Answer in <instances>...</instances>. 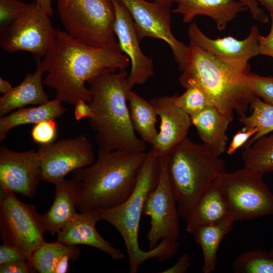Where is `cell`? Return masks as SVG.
Segmentation results:
<instances>
[{
    "label": "cell",
    "mask_w": 273,
    "mask_h": 273,
    "mask_svg": "<svg viewBox=\"0 0 273 273\" xmlns=\"http://www.w3.org/2000/svg\"><path fill=\"white\" fill-rule=\"evenodd\" d=\"M92 110L89 104L83 100H79L75 105L74 117L76 120L89 117Z\"/></svg>",
    "instance_id": "60d3db41"
},
{
    "label": "cell",
    "mask_w": 273,
    "mask_h": 273,
    "mask_svg": "<svg viewBox=\"0 0 273 273\" xmlns=\"http://www.w3.org/2000/svg\"><path fill=\"white\" fill-rule=\"evenodd\" d=\"M244 167L261 175L273 171V132L245 146Z\"/></svg>",
    "instance_id": "83f0119b"
},
{
    "label": "cell",
    "mask_w": 273,
    "mask_h": 273,
    "mask_svg": "<svg viewBox=\"0 0 273 273\" xmlns=\"http://www.w3.org/2000/svg\"><path fill=\"white\" fill-rule=\"evenodd\" d=\"M217 178L210 185L186 221V230L191 234L199 227L217 223L231 217Z\"/></svg>",
    "instance_id": "7402d4cb"
},
{
    "label": "cell",
    "mask_w": 273,
    "mask_h": 273,
    "mask_svg": "<svg viewBox=\"0 0 273 273\" xmlns=\"http://www.w3.org/2000/svg\"><path fill=\"white\" fill-rule=\"evenodd\" d=\"M191 117L194 125L203 143L219 155L227 149L228 137L226 130L232 121L214 106H210Z\"/></svg>",
    "instance_id": "603a6c76"
},
{
    "label": "cell",
    "mask_w": 273,
    "mask_h": 273,
    "mask_svg": "<svg viewBox=\"0 0 273 273\" xmlns=\"http://www.w3.org/2000/svg\"><path fill=\"white\" fill-rule=\"evenodd\" d=\"M62 102L55 99L30 108H21L0 118V141H3L12 128L22 125L36 124L44 120L55 119L67 110Z\"/></svg>",
    "instance_id": "cb8c5ba5"
},
{
    "label": "cell",
    "mask_w": 273,
    "mask_h": 273,
    "mask_svg": "<svg viewBox=\"0 0 273 273\" xmlns=\"http://www.w3.org/2000/svg\"><path fill=\"white\" fill-rule=\"evenodd\" d=\"M258 132L256 127L249 128L238 131L233 136L232 141L226 149L229 155H233L241 146L246 144L249 139Z\"/></svg>",
    "instance_id": "e575fe53"
},
{
    "label": "cell",
    "mask_w": 273,
    "mask_h": 273,
    "mask_svg": "<svg viewBox=\"0 0 273 273\" xmlns=\"http://www.w3.org/2000/svg\"><path fill=\"white\" fill-rule=\"evenodd\" d=\"M38 5L40 6L50 16L53 14L52 6V0H33Z\"/></svg>",
    "instance_id": "b9f144b4"
},
{
    "label": "cell",
    "mask_w": 273,
    "mask_h": 273,
    "mask_svg": "<svg viewBox=\"0 0 273 273\" xmlns=\"http://www.w3.org/2000/svg\"><path fill=\"white\" fill-rule=\"evenodd\" d=\"M271 26L266 36L261 35L259 39V55L273 58V14H270Z\"/></svg>",
    "instance_id": "f35d334b"
},
{
    "label": "cell",
    "mask_w": 273,
    "mask_h": 273,
    "mask_svg": "<svg viewBox=\"0 0 273 273\" xmlns=\"http://www.w3.org/2000/svg\"><path fill=\"white\" fill-rule=\"evenodd\" d=\"M130 63L120 48L90 47L57 28L55 40L41 61L47 72L43 84L54 89L56 98L62 102L89 103L92 95L85 83L104 73L125 69Z\"/></svg>",
    "instance_id": "6da1fadb"
},
{
    "label": "cell",
    "mask_w": 273,
    "mask_h": 273,
    "mask_svg": "<svg viewBox=\"0 0 273 273\" xmlns=\"http://www.w3.org/2000/svg\"><path fill=\"white\" fill-rule=\"evenodd\" d=\"M161 121L160 130L151 144L159 156L167 154L187 138L192 122L190 116L174 103V96H163L150 101Z\"/></svg>",
    "instance_id": "e0dca14e"
},
{
    "label": "cell",
    "mask_w": 273,
    "mask_h": 273,
    "mask_svg": "<svg viewBox=\"0 0 273 273\" xmlns=\"http://www.w3.org/2000/svg\"><path fill=\"white\" fill-rule=\"evenodd\" d=\"M27 259L15 248L3 243L0 246V265L16 261Z\"/></svg>",
    "instance_id": "8d00e7d4"
},
{
    "label": "cell",
    "mask_w": 273,
    "mask_h": 273,
    "mask_svg": "<svg viewBox=\"0 0 273 273\" xmlns=\"http://www.w3.org/2000/svg\"><path fill=\"white\" fill-rule=\"evenodd\" d=\"M35 271L31 262L27 259L0 265L1 273H32Z\"/></svg>",
    "instance_id": "d590c367"
},
{
    "label": "cell",
    "mask_w": 273,
    "mask_h": 273,
    "mask_svg": "<svg viewBox=\"0 0 273 273\" xmlns=\"http://www.w3.org/2000/svg\"><path fill=\"white\" fill-rule=\"evenodd\" d=\"M261 4L270 14H273V0H256Z\"/></svg>",
    "instance_id": "ee69618b"
},
{
    "label": "cell",
    "mask_w": 273,
    "mask_h": 273,
    "mask_svg": "<svg viewBox=\"0 0 273 273\" xmlns=\"http://www.w3.org/2000/svg\"><path fill=\"white\" fill-rule=\"evenodd\" d=\"M47 229L42 214L34 205L18 200L14 193L1 189L0 234L4 244L11 246L30 261L45 242Z\"/></svg>",
    "instance_id": "ba28073f"
},
{
    "label": "cell",
    "mask_w": 273,
    "mask_h": 273,
    "mask_svg": "<svg viewBox=\"0 0 273 273\" xmlns=\"http://www.w3.org/2000/svg\"><path fill=\"white\" fill-rule=\"evenodd\" d=\"M181 71L180 84L189 79L197 81L214 106L231 121L234 112L239 117L246 115L255 97L244 80V75L249 72H244L222 63L191 40L186 47Z\"/></svg>",
    "instance_id": "8992f818"
},
{
    "label": "cell",
    "mask_w": 273,
    "mask_h": 273,
    "mask_svg": "<svg viewBox=\"0 0 273 273\" xmlns=\"http://www.w3.org/2000/svg\"><path fill=\"white\" fill-rule=\"evenodd\" d=\"M257 25H253L246 38L239 40L232 36L213 39L208 37L193 22L188 29L191 41L216 59L231 67L249 72L248 61L259 55V39L261 36Z\"/></svg>",
    "instance_id": "5bb4252c"
},
{
    "label": "cell",
    "mask_w": 273,
    "mask_h": 273,
    "mask_svg": "<svg viewBox=\"0 0 273 273\" xmlns=\"http://www.w3.org/2000/svg\"><path fill=\"white\" fill-rule=\"evenodd\" d=\"M130 118L133 128L145 143L152 144L158 131L156 128L158 115L156 109L132 90L128 94Z\"/></svg>",
    "instance_id": "484cf974"
},
{
    "label": "cell",
    "mask_w": 273,
    "mask_h": 273,
    "mask_svg": "<svg viewBox=\"0 0 273 273\" xmlns=\"http://www.w3.org/2000/svg\"><path fill=\"white\" fill-rule=\"evenodd\" d=\"M98 221L95 210L81 212L57 233V241L69 245L89 246L106 252L114 260L122 259L123 252L98 232L96 224Z\"/></svg>",
    "instance_id": "ac0fdd59"
},
{
    "label": "cell",
    "mask_w": 273,
    "mask_h": 273,
    "mask_svg": "<svg viewBox=\"0 0 273 273\" xmlns=\"http://www.w3.org/2000/svg\"><path fill=\"white\" fill-rule=\"evenodd\" d=\"M243 3L249 11L254 20L262 23L269 22V17L265 12L259 6L256 0H239Z\"/></svg>",
    "instance_id": "74e56055"
},
{
    "label": "cell",
    "mask_w": 273,
    "mask_h": 273,
    "mask_svg": "<svg viewBox=\"0 0 273 273\" xmlns=\"http://www.w3.org/2000/svg\"><path fill=\"white\" fill-rule=\"evenodd\" d=\"M37 153L42 180L54 185L71 171L90 166L95 160L93 146L84 134L40 145Z\"/></svg>",
    "instance_id": "7c38bea8"
},
{
    "label": "cell",
    "mask_w": 273,
    "mask_h": 273,
    "mask_svg": "<svg viewBox=\"0 0 273 273\" xmlns=\"http://www.w3.org/2000/svg\"><path fill=\"white\" fill-rule=\"evenodd\" d=\"M119 1L130 14L140 39L150 37L165 41L182 70L187 45L178 40L171 31L170 8L146 0Z\"/></svg>",
    "instance_id": "4fadbf2b"
},
{
    "label": "cell",
    "mask_w": 273,
    "mask_h": 273,
    "mask_svg": "<svg viewBox=\"0 0 273 273\" xmlns=\"http://www.w3.org/2000/svg\"><path fill=\"white\" fill-rule=\"evenodd\" d=\"M41 177L37 151L16 152L0 147L1 189L33 198Z\"/></svg>",
    "instance_id": "9a60e30c"
},
{
    "label": "cell",
    "mask_w": 273,
    "mask_h": 273,
    "mask_svg": "<svg viewBox=\"0 0 273 273\" xmlns=\"http://www.w3.org/2000/svg\"><path fill=\"white\" fill-rule=\"evenodd\" d=\"M12 88V85L7 80L0 78V93L3 95L9 92Z\"/></svg>",
    "instance_id": "7bdbcfd3"
},
{
    "label": "cell",
    "mask_w": 273,
    "mask_h": 273,
    "mask_svg": "<svg viewBox=\"0 0 273 273\" xmlns=\"http://www.w3.org/2000/svg\"><path fill=\"white\" fill-rule=\"evenodd\" d=\"M147 153L116 150L98 153L97 161L73 171L79 184L76 208L81 212L116 207L133 192Z\"/></svg>",
    "instance_id": "3957f363"
},
{
    "label": "cell",
    "mask_w": 273,
    "mask_h": 273,
    "mask_svg": "<svg viewBox=\"0 0 273 273\" xmlns=\"http://www.w3.org/2000/svg\"><path fill=\"white\" fill-rule=\"evenodd\" d=\"M249 107L251 113L239 118V121L244 125L243 129L256 127L258 132L245 144L249 146L260 138L273 132V105L255 96Z\"/></svg>",
    "instance_id": "f1b7e54d"
},
{
    "label": "cell",
    "mask_w": 273,
    "mask_h": 273,
    "mask_svg": "<svg viewBox=\"0 0 273 273\" xmlns=\"http://www.w3.org/2000/svg\"><path fill=\"white\" fill-rule=\"evenodd\" d=\"M57 132V125L55 119L44 120L35 124L31 131L33 141L40 145L53 143Z\"/></svg>",
    "instance_id": "836d02e7"
},
{
    "label": "cell",
    "mask_w": 273,
    "mask_h": 273,
    "mask_svg": "<svg viewBox=\"0 0 273 273\" xmlns=\"http://www.w3.org/2000/svg\"><path fill=\"white\" fill-rule=\"evenodd\" d=\"M127 76L126 70L121 69L104 73L88 83L92 95L88 120L98 153L146 151V143L136 136L130 118Z\"/></svg>",
    "instance_id": "7a4b0ae2"
},
{
    "label": "cell",
    "mask_w": 273,
    "mask_h": 273,
    "mask_svg": "<svg viewBox=\"0 0 273 273\" xmlns=\"http://www.w3.org/2000/svg\"><path fill=\"white\" fill-rule=\"evenodd\" d=\"M79 255L80 250L76 245L57 241L44 243L34 252L30 261L40 273H54L56 266L64 257L70 256L75 261Z\"/></svg>",
    "instance_id": "4316f807"
},
{
    "label": "cell",
    "mask_w": 273,
    "mask_h": 273,
    "mask_svg": "<svg viewBox=\"0 0 273 273\" xmlns=\"http://www.w3.org/2000/svg\"><path fill=\"white\" fill-rule=\"evenodd\" d=\"M236 273H273V256L257 249L244 252L233 263Z\"/></svg>",
    "instance_id": "4dcf8cb0"
},
{
    "label": "cell",
    "mask_w": 273,
    "mask_h": 273,
    "mask_svg": "<svg viewBox=\"0 0 273 273\" xmlns=\"http://www.w3.org/2000/svg\"><path fill=\"white\" fill-rule=\"evenodd\" d=\"M269 253L273 256V248H271V250L269 251Z\"/></svg>",
    "instance_id": "bcb514c9"
},
{
    "label": "cell",
    "mask_w": 273,
    "mask_h": 273,
    "mask_svg": "<svg viewBox=\"0 0 273 273\" xmlns=\"http://www.w3.org/2000/svg\"><path fill=\"white\" fill-rule=\"evenodd\" d=\"M159 159L160 156L151 149L147 152L136 186L128 198L116 207L95 210L99 220L112 224L121 236L128 256L130 273L136 272L140 266L148 259L161 261L172 257L179 248L178 242L169 240H161L149 251H144L139 244L141 217L146 198L158 181Z\"/></svg>",
    "instance_id": "277c9868"
},
{
    "label": "cell",
    "mask_w": 273,
    "mask_h": 273,
    "mask_svg": "<svg viewBox=\"0 0 273 273\" xmlns=\"http://www.w3.org/2000/svg\"><path fill=\"white\" fill-rule=\"evenodd\" d=\"M55 195L50 209L42 214L47 231L57 233L78 215L75 209L79 198L80 187L74 179H64L54 185Z\"/></svg>",
    "instance_id": "ffe728a7"
},
{
    "label": "cell",
    "mask_w": 273,
    "mask_h": 273,
    "mask_svg": "<svg viewBox=\"0 0 273 273\" xmlns=\"http://www.w3.org/2000/svg\"><path fill=\"white\" fill-rule=\"evenodd\" d=\"M50 17L33 1L21 16L0 33L2 48L10 53H31L36 59L44 57L52 46L56 33Z\"/></svg>",
    "instance_id": "30bf717a"
},
{
    "label": "cell",
    "mask_w": 273,
    "mask_h": 273,
    "mask_svg": "<svg viewBox=\"0 0 273 273\" xmlns=\"http://www.w3.org/2000/svg\"><path fill=\"white\" fill-rule=\"evenodd\" d=\"M159 176L156 187L147 196L143 214L150 217L147 238L149 249L160 240L177 241L180 218L167 170V155L160 156Z\"/></svg>",
    "instance_id": "8fae6325"
},
{
    "label": "cell",
    "mask_w": 273,
    "mask_h": 273,
    "mask_svg": "<svg viewBox=\"0 0 273 273\" xmlns=\"http://www.w3.org/2000/svg\"><path fill=\"white\" fill-rule=\"evenodd\" d=\"M191 262L189 256L183 254L177 259L176 262L171 267L161 271L162 273H185L186 272Z\"/></svg>",
    "instance_id": "ab89813d"
},
{
    "label": "cell",
    "mask_w": 273,
    "mask_h": 273,
    "mask_svg": "<svg viewBox=\"0 0 273 273\" xmlns=\"http://www.w3.org/2000/svg\"><path fill=\"white\" fill-rule=\"evenodd\" d=\"M181 85L186 90L180 96L174 95V103L190 116L214 106L207 93L195 80L189 79Z\"/></svg>",
    "instance_id": "f546056e"
},
{
    "label": "cell",
    "mask_w": 273,
    "mask_h": 273,
    "mask_svg": "<svg viewBox=\"0 0 273 273\" xmlns=\"http://www.w3.org/2000/svg\"><path fill=\"white\" fill-rule=\"evenodd\" d=\"M217 180L235 221L273 215V194L263 175L244 167L225 171Z\"/></svg>",
    "instance_id": "9c48e42d"
},
{
    "label": "cell",
    "mask_w": 273,
    "mask_h": 273,
    "mask_svg": "<svg viewBox=\"0 0 273 273\" xmlns=\"http://www.w3.org/2000/svg\"><path fill=\"white\" fill-rule=\"evenodd\" d=\"M115 9L114 32L121 51L129 59L131 69L127 77L129 89L146 83L154 75V62L142 51L133 19L119 0H112Z\"/></svg>",
    "instance_id": "2e32d148"
},
{
    "label": "cell",
    "mask_w": 273,
    "mask_h": 273,
    "mask_svg": "<svg viewBox=\"0 0 273 273\" xmlns=\"http://www.w3.org/2000/svg\"><path fill=\"white\" fill-rule=\"evenodd\" d=\"M153 2H155L161 4L165 7L170 8L173 3V0H152Z\"/></svg>",
    "instance_id": "f6af8a7d"
},
{
    "label": "cell",
    "mask_w": 273,
    "mask_h": 273,
    "mask_svg": "<svg viewBox=\"0 0 273 273\" xmlns=\"http://www.w3.org/2000/svg\"><path fill=\"white\" fill-rule=\"evenodd\" d=\"M167 155L178 213L186 222L211 183L225 171V165L214 150L188 137Z\"/></svg>",
    "instance_id": "5b68a950"
},
{
    "label": "cell",
    "mask_w": 273,
    "mask_h": 273,
    "mask_svg": "<svg viewBox=\"0 0 273 273\" xmlns=\"http://www.w3.org/2000/svg\"><path fill=\"white\" fill-rule=\"evenodd\" d=\"M57 11L65 31L82 43L120 48L114 32L112 0H57Z\"/></svg>",
    "instance_id": "52a82bcc"
},
{
    "label": "cell",
    "mask_w": 273,
    "mask_h": 273,
    "mask_svg": "<svg viewBox=\"0 0 273 273\" xmlns=\"http://www.w3.org/2000/svg\"><path fill=\"white\" fill-rule=\"evenodd\" d=\"M29 6L19 0H0V33L21 16Z\"/></svg>",
    "instance_id": "d6a6232c"
},
{
    "label": "cell",
    "mask_w": 273,
    "mask_h": 273,
    "mask_svg": "<svg viewBox=\"0 0 273 273\" xmlns=\"http://www.w3.org/2000/svg\"><path fill=\"white\" fill-rule=\"evenodd\" d=\"M35 72L28 73L19 85L12 87L0 98V116L29 105H42L48 102L49 96L43 88V74L45 72L40 59H36Z\"/></svg>",
    "instance_id": "44dd1931"
},
{
    "label": "cell",
    "mask_w": 273,
    "mask_h": 273,
    "mask_svg": "<svg viewBox=\"0 0 273 273\" xmlns=\"http://www.w3.org/2000/svg\"><path fill=\"white\" fill-rule=\"evenodd\" d=\"M235 221L230 217L217 223L199 227L193 233L196 242L202 250L204 262L202 269L204 273H211L215 270L219 245L232 230Z\"/></svg>",
    "instance_id": "d4e9b609"
},
{
    "label": "cell",
    "mask_w": 273,
    "mask_h": 273,
    "mask_svg": "<svg viewBox=\"0 0 273 273\" xmlns=\"http://www.w3.org/2000/svg\"><path fill=\"white\" fill-rule=\"evenodd\" d=\"M177 7L173 13L180 14L184 23L204 15L212 19L219 31H223L238 14L248 10L239 0H173Z\"/></svg>",
    "instance_id": "d6986e66"
},
{
    "label": "cell",
    "mask_w": 273,
    "mask_h": 273,
    "mask_svg": "<svg viewBox=\"0 0 273 273\" xmlns=\"http://www.w3.org/2000/svg\"><path fill=\"white\" fill-rule=\"evenodd\" d=\"M244 80L255 96L273 105V76H263L249 72L244 75Z\"/></svg>",
    "instance_id": "1f68e13d"
}]
</instances>
